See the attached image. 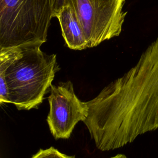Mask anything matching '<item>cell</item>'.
<instances>
[{"label":"cell","instance_id":"6da1fadb","mask_svg":"<svg viewBox=\"0 0 158 158\" xmlns=\"http://www.w3.org/2000/svg\"><path fill=\"white\" fill-rule=\"evenodd\" d=\"M86 104L83 123L101 151L119 148L158 129V37L133 67Z\"/></svg>","mask_w":158,"mask_h":158},{"label":"cell","instance_id":"277c9868","mask_svg":"<svg viewBox=\"0 0 158 158\" xmlns=\"http://www.w3.org/2000/svg\"><path fill=\"white\" fill-rule=\"evenodd\" d=\"M125 1L65 0V4L70 3L74 8L83 27L88 48L119 36L127 13L123 10Z\"/></svg>","mask_w":158,"mask_h":158},{"label":"cell","instance_id":"ba28073f","mask_svg":"<svg viewBox=\"0 0 158 158\" xmlns=\"http://www.w3.org/2000/svg\"><path fill=\"white\" fill-rule=\"evenodd\" d=\"M65 0H52L53 17H56L60 9L63 7Z\"/></svg>","mask_w":158,"mask_h":158},{"label":"cell","instance_id":"7a4b0ae2","mask_svg":"<svg viewBox=\"0 0 158 158\" xmlns=\"http://www.w3.org/2000/svg\"><path fill=\"white\" fill-rule=\"evenodd\" d=\"M41 45L0 48V77L6 81L9 103L30 110L40 104L59 68L56 54H48Z\"/></svg>","mask_w":158,"mask_h":158},{"label":"cell","instance_id":"3957f363","mask_svg":"<svg viewBox=\"0 0 158 158\" xmlns=\"http://www.w3.org/2000/svg\"><path fill=\"white\" fill-rule=\"evenodd\" d=\"M52 0H0V48L47 41Z\"/></svg>","mask_w":158,"mask_h":158},{"label":"cell","instance_id":"52a82bcc","mask_svg":"<svg viewBox=\"0 0 158 158\" xmlns=\"http://www.w3.org/2000/svg\"><path fill=\"white\" fill-rule=\"evenodd\" d=\"M31 158H75V157L66 155L60 152L57 149L50 147L46 149H40Z\"/></svg>","mask_w":158,"mask_h":158},{"label":"cell","instance_id":"9c48e42d","mask_svg":"<svg viewBox=\"0 0 158 158\" xmlns=\"http://www.w3.org/2000/svg\"><path fill=\"white\" fill-rule=\"evenodd\" d=\"M110 158H127V156L124 154H118Z\"/></svg>","mask_w":158,"mask_h":158},{"label":"cell","instance_id":"8992f818","mask_svg":"<svg viewBox=\"0 0 158 158\" xmlns=\"http://www.w3.org/2000/svg\"><path fill=\"white\" fill-rule=\"evenodd\" d=\"M56 17L59 22L65 42L70 49L83 50L88 48L83 27L74 8L70 3L65 4Z\"/></svg>","mask_w":158,"mask_h":158},{"label":"cell","instance_id":"5b68a950","mask_svg":"<svg viewBox=\"0 0 158 158\" xmlns=\"http://www.w3.org/2000/svg\"><path fill=\"white\" fill-rule=\"evenodd\" d=\"M50 88L49 112L47 117L50 131L56 139H67L76 124L86 120L88 105L77 98L70 81L57 86L51 85Z\"/></svg>","mask_w":158,"mask_h":158}]
</instances>
